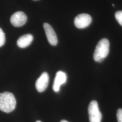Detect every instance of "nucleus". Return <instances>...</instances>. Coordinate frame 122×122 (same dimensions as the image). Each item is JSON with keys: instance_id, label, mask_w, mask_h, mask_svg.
I'll list each match as a JSON object with an SVG mask.
<instances>
[{"instance_id": "obj_1", "label": "nucleus", "mask_w": 122, "mask_h": 122, "mask_svg": "<svg viewBox=\"0 0 122 122\" xmlns=\"http://www.w3.org/2000/svg\"><path fill=\"white\" fill-rule=\"evenodd\" d=\"M16 101L12 93L4 92L0 93V110L9 113L15 108Z\"/></svg>"}, {"instance_id": "obj_2", "label": "nucleus", "mask_w": 122, "mask_h": 122, "mask_svg": "<svg viewBox=\"0 0 122 122\" xmlns=\"http://www.w3.org/2000/svg\"><path fill=\"white\" fill-rule=\"evenodd\" d=\"M109 50V42L106 39H101L96 45L93 57L94 60L100 62L107 57Z\"/></svg>"}, {"instance_id": "obj_3", "label": "nucleus", "mask_w": 122, "mask_h": 122, "mask_svg": "<svg viewBox=\"0 0 122 122\" xmlns=\"http://www.w3.org/2000/svg\"><path fill=\"white\" fill-rule=\"evenodd\" d=\"M88 113L90 122H101L102 114L99 110L98 103L93 100L91 102L88 107Z\"/></svg>"}, {"instance_id": "obj_4", "label": "nucleus", "mask_w": 122, "mask_h": 122, "mask_svg": "<svg viewBox=\"0 0 122 122\" xmlns=\"http://www.w3.org/2000/svg\"><path fill=\"white\" fill-rule=\"evenodd\" d=\"M92 21L91 16L87 14H81L74 19L75 26L78 29H84L89 26Z\"/></svg>"}, {"instance_id": "obj_5", "label": "nucleus", "mask_w": 122, "mask_h": 122, "mask_svg": "<svg viewBox=\"0 0 122 122\" xmlns=\"http://www.w3.org/2000/svg\"><path fill=\"white\" fill-rule=\"evenodd\" d=\"M27 20L25 13L22 11H17L11 15L10 21L11 24L15 27H21L24 25Z\"/></svg>"}, {"instance_id": "obj_6", "label": "nucleus", "mask_w": 122, "mask_h": 122, "mask_svg": "<svg viewBox=\"0 0 122 122\" xmlns=\"http://www.w3.org/2000/svg\"><path fill=\"white\" fill-rule=\"evenodd\" d=\"M43 26L49 43L52 46H56L58 42L57 38L52 27L47 23H44Z\"/></svg>"}, {"instance_id": "obj_7", "label": "nucleus", "mask_w": 122, "mask_h": 122, "mask_svg": "<svg viewBox=\"0 0 122 122\" xmlns=\"http://www.w3.org/2000/svg\"><path fill=\"white\" fill-rule=\"evenodd\" d=\"M49 83V76L47 72H44L36 81L35 87L39 92H44L48 87Z\"/></svg>"}, {"instance_id": "obj_8", "label": "nucleus", "mask_w": 122, "mask_h": 122, "mask_svg": "<svg viewBox=\"0 0 122 122\" xmlns=\"http://www.w3.org/2000/svg\"><path fill=\"white\" fill-rule=\"evenodd\" d=\"M67 76L64 72L57 71L54 80L52 89L54 92H58L60 89L61 85L65 84L66 81Z\"/></svg>"}, {"instance_id": "obj_9", "label": "nucleus", "mask_w": 122, "mask_h": 122, "mask_svg": "<svg viewBox=\"0 0 122 122\" xmlns=\"http://www.w3.org/2000/svg\"><path fill=\"white\" fill-rule=\"evenodd\" d=\"M33 40V36L31 34H26L20 37L17 41L18 46L20 48L28 47Z\"/></svg>"}, {"instance_id": "obj_10", "label": "nucleus", "mask_w": 122, "mask_h": 122, "mask_svg": "<svg viewBox=\"0 0 122 122\" xmlns=\"http://www.w3.org/2000/svg\"><path fill=\"white\" fill-rule=\"evenodd\" d=\"M5 42V34L2 29L0 28V47L2 46Z\"/></svg>"}, {"instance_id": "obj_11", "label": "nucleus", "mask_w": 122, "mask_h": 122, "mask_svg": "<svg viewBox=\"0 0 122 122\" xmlns=\"http://www.w3.org/2000/svg\"><path fill=\"white\" fill-rule=\"evenodd\" d=\"M115 16L118 23L122 26V11L120 10L116 12L115 14Z\"/></svg>"}, {"instance_id": "obj_12", "label": "nucleus", "mask_w": 122, "mask_h": 122, "mask_svg": "<svg viewBox=\"0 0 122 122\" xmlns=\"http://www.w3.org/2000/svg\"><path fill=\"white\" fill-rule=\"evenodd\" d=\"M117 118L118 122H122V109H119L117 112Z\"/></svg>"}, {"instance_id": "obj_13", "label": "nucleus", "mask_w": 122, "mask_h": 122, "mask_svg": "<svg viewBox=\"0 0 122 122\" xmlns=\"http://www.w3.org/2000/svg\"><path fill=\"white\" fill-rule=\"evenodd\" d=\"M68 122V121H66L65 120H61V122Z\"/></svg>"}, {"instance_id": "obj_14", "label": "nucleus", "mask_w": 122, "mask_h": 122, "mask_svg": "<svg viewBox=\"0 0 122 122\" xmlns=\"http://www.w3.org/2000/svg\"><path fill=\"white\" fill-rule=\"evenodd\" d=\"M36 122H42L41 121H39V120H38V121H37Z\"/></svg>"}, {"instance_id": "obj_15", "label": "nucleus", "mask_w": 122, "mask_h": 122, "mask_svg": "<svg viewBox=\"0 0 122 122\" xmlns=\"http://www.w3.org/2000/svg\"></svg>"}]
</instances>
